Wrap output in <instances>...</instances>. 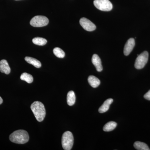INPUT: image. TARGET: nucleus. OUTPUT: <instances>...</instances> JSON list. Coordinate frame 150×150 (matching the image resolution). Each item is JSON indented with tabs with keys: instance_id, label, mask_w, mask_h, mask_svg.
Wrapping results in <instances>:
<instances>
[{
	"instance_id": "f257e3e1",
	"label": "nucleus",
	"mask_w": 150,
	"mask_h": 150,
	"mask_svg": "<svg viewBox=\"0 0 150 150\" xmlns=\"http://www.w3.org/2000/svg\"><path fill=\"white\" fill-rule=\"evenodd\" d=\"M9 139L13 143L22 144L28 142L29 137L27 131L23 130H19L15 131L11 134Z\"/></svg>"
},
{
	"instance_id": "f03ea898",
	"label": "nucleus",
	"mask_w": 150,
	"mask_h": 150,
	"mask_svg": "<svg viewBox=\"0 0 150 150\" xmlns=\"http://www.w3.org/2000/svg\"><path fill=\"white\" fill-rule=\"evenodd\" d=\"M30 108L38 122H41L44 120L46 116V109L42 103L40 101H35L31 104Z\"/></svg>"
},
{
	"instance_id": "7ed1b4c3",
	"label": "nucleus",
	"mask_w": 150,
	"mask_h": 150,
	"mask_svg": "<svg viewBox=\"0 0 150 150\" xmlns=\"http://www.w3.org/2000/svg\"><path fill=\"white\" fill-rule=\"evenodd\" d=\"M74 137L71 132L69 131L65 132L62 137V146L64 149H71L74 144Z\"/></svg>"
},
{
	"instance_id": "20e7f679",
	"label": "nucleus",
	"mask_w": 150,
	"mask_h": 150,
	"mask_svg": "<svg viewBox=\"0 0 150 150\" xmlns=\"http://www.w3.org/2000/svg\"><path fill=\"white\" fill-rule=\"evenodd\" d=\"M49 23V20L46 16H37L31 19L30 24L33 27H41L46 26Z\"/></svg>"
},
{
	"instance_id": "39448f33",
	"label": "nucleus",
	"mask_w": 150,
	"mask_h": 150,
	"mask_svg": "<svg viewBox=\"0 0 150 150\" xmlns=\"http://www.w3.org/2000/svg\"><path fill=\"white\" fill-rule=\"evenodd\" d=\"M93 4L97 8L104 11H109L112 8V4L109 0H94Z\"/></svg>"
},
{
	"instance_id": "423d86ee",
	"label": "nucleus",
	"mask_w": 150,
	"mask_h": 150,
	"mask_svg": "<svg viewBox=\"0 0 150 150\" xmlns=\"http://www.w3.org/2000/svg\"><path fill=\"white\" fill-rule=\"evenodd\" d=\"M149 59V53L145 51L138 56L135 63V67L137 69H141L144 67L147 63Z\"/></svg>"
},
{
	"instance_id": "0eeeda50",
	"label": "nucleus",
	"mask_w": 150,
	"mask_h": 150,
	"mask_svg": "<svg viewBox=\"0 0 150 150\" xmlns=\"http://www.w3.org/2000/svg\"><path fill=\"white\" fill-rule=\"evenodd\" d=\"M79 22L81 26L87 31H92L96 29L95 25L86 18H82L80 20Z\"/></svg>"
},
{
	"instance_id": "6e6552de",
	"label": "nucleus",
	"mask_w": 150,
	"mask_h": 150,
	"mask_svg": "<svg viewBox=\"0 0 150 150\" xmlns=\"http://www.w3.org/2000/svg\"><path fill=\"white\" fill-rule=\"evenodd\" d=\"M135 45V41L134 38H131L127 40L124 46L123 53L125 56H128L134 49Z\"/></svg>"
},
{
	"instance_id": "1a4fd4ad",
	"label": "nucleus",
	"mask_w": 150,
	"mask_h": 150,
	"mask_svg": "<svg viewBox=\"0 0 150 150\" xmlns=\"http://www.w3.org/2000/svg\"><path fill=\"white\" fill-rule=\"evenodd\" d=\"M92 62L94 65L97 71L98 72H101L103 70V67L100 58L97 54H93L92 58Z\"/></svg>"
},
{
	"instance_id": "9d476101",
	"label": "nucleus",
	"mask_w": 150,
	"mask_h": 150,
	"mask_svg": "<svg viewBox=\"0 0 150 150\" xmlns=\"http://www.w3.org/2000/svg\"><path fill=\"white\" fill-rule=\"evenodd\" d=\"M0 71L7 75L10 73L11 68L6 60L3 59L0 61Z\"/></svg>"
},
{
	"instance_id": "9b49d317",
	"label": "nucleus",
	"mask_w": 150,
	"mask_h": 150,
	"mask_svg": "<svg viewBox=\"0 0 150 150\" xmlns=\"http://www.w3.org/2000/svg\"><path fill=\"white\" fill-rule=\"evenodd\" d=\"M113 102L112 98H108L103 103V104L99 108L98 111L100 113H103L107 111L109 109L110 104Z\"/></svg>"
},
{
	"instance_id": "f8f14e48",
	"label": "nucleus",
	"mask_w": 150,
	"mask_h": 150,
	"mask_svg": "<svg viewBox=\"0 0 150 150\" xmlns=\"http://www.w3.org/2000/svg\"><path fill=\"white\" fill-rule=\"evenodd\" d=\"M88 80L89 84L94 88L98 87L100 83L99 79L93 76H89Z\"/></svg>"
},
{
	"instance_id": "ddd939ff",
	"label": "nucleus",
	"mask_w": 150,
	"mask_h": 150,
	"mask_svg": "<svg viewBox=\"0 0 150 150\" xmlns=\"http://www.w3.org/2000/svg\"><path fill=\"white\" fill-rule=\"evenodd\" d=\"M25 60L28 64L33 65L36 68H40L41 67V64L40 61L30 57H25Z\"/></svg>"
},
{
	"instance_id": "4468645a",
	"label": "nucleus",
	"mask_w": 150,
	"mask_h": 150,
	"mask_svg": "<svg viewBox=\"0 0 150 150\" xmlns=\"http://www.w3.org/2000/svg\"><path fill=\"white\" fill-rule=\"evenodd\" d=\"M67 102L70 106H72L75 104L76 102V96L73 91H70L67 94Z\"/></svg>"
},
{
	"instance_id": "2eb2a0df",
	"label": "nucleus",
	"mask_w": 150,
	"mask_h": 150,
	"mask_svg": "<svg viewBox=\"0 0 150 150\" xmlns=\"http://www.w3.org/2000/svg\"><path fill=\"white\" fill-rule=\"evenodd\" d=\"M134 147L138 150H150L148 145L144 143L140 142H136L134 143Z\"/></svg>"
},
{
	"instance_id": "dca6fc26",
	"label": "nucleus",
	"mask_w": 150,
	"mask_h": 150,
	"mask_svg": "<svg viewBox=\"0 0 150 150\" xmlns=\"http://www.w3.org/2000/svg\"><path fill=\"white\" fill-rule=\"evenodd\" d=\"M117 123L114 121H110L105 124L103 128V130L105 132L112 131L116 128Z\"/></svg>"
},
{
	"instance_id": "f3484780",
	"label": "nucleus",
	"mask_w": 150,
	"mask_h": 150,
	"mask_svg": "<svg viewBox=\"0 0 150 150\" xmlns=\"http://www.w3.org/2000/svg\"><path fill=\"white\" fill-rule=\"evenodd\" d=\"M33 43L38 46H44L47 43V40L45 38L41 37H35L32 40Z\"/></svg>"
},
{
	"instance_id": "a211bd4d",
	"label": "nucleus",
	"mask_w": 150,
	"mask_h": 150,
	"mask_svg": "<svg viewBox=\"0 0 150 150\" xmlns=\"http://www.w3.org/2000/svg\"><path fill=\"white\" fill-rule=\"evenodd\" d=\"M21 79L25 81L28 83H32L33 81V77L32 75L26 73H24L22 74L20 77Z\"/></svg>"
},
{
	"instance_id": "6ab92c4d",
	"label": "nucleus",
	"mask_w": 150,
	"mask_h": 150,
	"mask_svg": "<svg viewBox=\"0 0 150 150\" xmlns=\"http://www.w3.org/2000/svg\"><path fill=\"white\" fill-rule=\"evenodd\" d=\"M54 55L59 58H64L65 56V53L61 48L56 47L53 50Z\"/></svg>"
},
{
	"instance_id": "aec40b11",
	"label": "nucleus",
	"mask_w": 150,
	"mask_h": 150,
	"mask_svg": "<svg viewBox=\"0 0 150 150\" xmlns=\"http://www.w3.org/2000/svg\"><path fill=\"white\" fill-rule=\"evenodd\" d=\"M144 98L145 99L150 100V90L147 93H146L144 96Z\"/></svg>"
},
{
	"instance_id": "412c9836",
	"label": "nucleus",
	"mask_w": 150,
	"mask_h": 150,
	"mask_svg": "<svg viewBox=\"0 0 150 150\" xmlns=\"http://www.w3.org/2000/svg\"><path fill=\"white\" fill-rule=\"evenodd\" d=\"M3 100L2 98L0 96V104H2L3 103Z\"/></svg>"
},
{
	"instance_id": "4be33fe9",
	"label": "nucleus",
	"mask_w": 150,
	"mask_h": 150,
	"mask_svg": "<svg viewBox=\"0 0 150 150\" xmlns=\"http://www.w3.org/2000/svg\"><path fill=\"white\" fill-rule=\"evenodd\" d=\"M16 1H17V0H16Z\"/></svg>"
}]
</instances>
